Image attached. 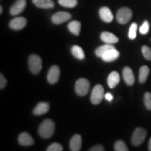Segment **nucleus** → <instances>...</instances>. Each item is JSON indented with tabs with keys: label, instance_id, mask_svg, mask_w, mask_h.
<instances>
[{
	"label": "nucleus",
	"instance_id": "obj_8",
	"mask_svg": "<svg viewBox=\"0 0 151 151\" xmlns=\"http://www.w3.org/2000/svg\"><path fill=\"white\" fill-rule=\"evenodd\" d=\"M60 68L58 66L54 65L50 67L49 69L48 76H47V79L50 84H55L58 82L60 78Z\"/></svg>",
	"mask_w": 151,
	"mask_h": 151
},
{
	"label": "nucleus",
	"instance_id": "obj_9",
	"mask_svg": "<svg viewBox=\"0 0 151 151\" xmlns=\"http://www.w3.org/2000/svg\"><path fill=\"white\" fill-rule=\"evenodd\" d=\"M27 1L26 0H17L14 4L11 6L10 9V14L12 16H17L21 14L25 9Z\"/></svg>",
	"mask_w": 151,
	"mask_h": 151
},
{
	"label": "nucleus",
	"instance_id": "obj_24",
	"mask_svg": "<svg viewBox=\"0 0 151 151\" xmlns=\"http://www.w3.org/2000/svg\"><path fill=\"white\" fill-rule=\"evenodd\" d=\"M58 3L66 8H73L78 4L77 0H58Z\"/></svg>",
	"mask_w": 151,
	"mask_h": 151
},
{
	"label": "nucleus",
	"instance_id": "obj_13",
	"mask_svg": "<svg viewBox=\"0 0 151 151\" xmlns=\"http://www.w3.org/2000/svg\"><path fill=\"white\" fill-rule=\"evenodd\" d=\"M119 56H120V52H118V50H116V48H113L104 54L103 56L101 57V59L106 62H110L118 59Z\"/></svg>",
	"mask_w": 151,
	"mask_h": 151
},
{
	"label": "nucleus",
	"instance_id": "obj_25",
	"mask_svg": "<svg viewBox=\"0 0 151 151\" xmlns=\"http://www.w3.org/2000/svg\"><path fill=\"white\" fill-rule=\"evenodd\" d=\"M115 151H129L127 146H126L125 143L123 141H116L114 145Z\"/></svg>",
	"mask_w": 151,
	"mask_h": 151
},
{
	"label": "nucleus",
	"instance_id": "obj_12",
	"mask_svg": "<svg viewBox=\"0 0 151 151\" xmlns=\"http://www.w3.org/2000/svg\"><path fill=\"white\" fill-rule=\"evenodd\" d=\"M100 39L101 40L104 42L106 44H115V43H118L119 39L116 35L113 34L109 32H104L100 35Z\"/></svg>",
	"mask_w": 151,
	"mask_h": 151
},
{
	"label": "nucleus",
	"instance_id": "obj_3",
	"mask_svg": "<svg viewBox=\"0 0 151 151\" xmlns=\"http://www.w3.org/2000/svg\"><path fill=\"white\" fill-rule=\"evenodd\" d=\"M147 135V131L141 127H137L132 136L131 141L133 146H139L144 141Z\"/></svg>",
	"mask_w": 151,
	"mask_h": 151
},
{
	"label": "nucleus",
	"instance_id": "obj_1",
	"mask_svg": "<svg viewBox=\"0 0 151 151\" xmlns=\"http://www.w3.org/2000/svg\"><path fill=\"white\" fill-rule=\"evenodd\" d=\"M55 124L50 119H46L40 124L39 127V134L42 138L48 139L53 135Z\"/></svg>",
	"mask_w": 151,
	"mask_h": 151
},
{
	"label": "nucleus",
	"instance_id": "obj_18",
	"mask_svg": "<svg viewBox=\"0 0 151 151\" xmlns=\"http://www.w3.org/2000/svg\"><path fill=\"white\" fill-rule=\"evenodd\" d=\"M120 81V77L117 71H113L108 76V85L109 88L113 89L116 88Z\"/></svg>",
	"mask_w": 151,
	"mask_h": 151
},
{
	"label": "nucleus",
	"instance_id": "obj_28",
	"mask_svg": "<svg viewBox=\"0 0 151 151\" xmlns=\"http://www.w3.org/2000/svg\"><path fill=\"white\" fill-rule=\"evenodd\" d=\"M141 51L145 59L151 61V48L147 46H143L141 48Z\"/></svg>",
	"mask_w": 151,
	"mask_h": 151
},
{
	"label": "nucleus",
	"instance_id": "obj_30",
	"mask_svg": "<svg viewBox=\"0 0 151 151\" xmlns=\"http://www.w3.org/2000/svg\"><path fill=\"white\" fill-rule=\"evenodd\" d=\"M149 28H150L149 22L147 20H145L142 25L141 26L139 31H140V33L142 34V35H146L149 32Z\"/></svg>",
	"mask_w": 151,
	"mask_h": 151
},
{
	"label": "nucleus",
	"instance_id": "obj_20",
	"mask_svg": "<svg viewBox=\"0 0 151 151\" xmlns=\"http://www.w3.org/2000/svg\"><path fill=\"white\" fill-rule=\"evenodd\" d=\"M81 22L77 20H73L71 21L68 24V29H69V32L73 34V35L78 36L80 34L81 31Z\"/></svg>",
	"mask_w": 151,
	"mask_h": 151
},
{
	"label": "nucleus",
	"instance_id": "obj_23",
	"mask_svg": "<svg viewBox=\"0 0 151 151\" xmlns=\"http://www.w3.org/2000/svg\"><path fill=\"white\" fill-rule=\"evenodd\" d=\"M113 48H115L113 45L111 44H106V43L105 45H103V46H99V48H97L95 50V55L99 58H101L103 56V55L106 53L108 50H111Z\"/></svg>",
	"mask_w": 151,
	"mask_h": 151
},
{
	"label": "nucleus",
	"instance_id": "obj_11",
	"mask_svg": "<svg viewBox=\"0 0 151 151\" xmlns=\"http://www.w3.org/2000/svg\"><path fill=\"white\" fill-rule=\"evenodd\" d=\"M122 76H123L124 82L126 83L127 86H132V85L134 83V75L132 69H130L129 67H126L124 68L123 71H122Z\"/></svg>",
	"mask_w": 151,
	"mask_h": 151
},
{
	"label": "nucleus",
	"instance_id": "obj_29",
	"mask_svg": "<svg viewBox=\"0 0 151 151\" xmlns=\"http://www.w3.org/2000/svg\"><path fill=\"white\" fill-rule=\"evenodd\" d=\"M63 148L62 145L58 143H53L48 146L46 151H62Z\"/></svg>",
	"mask_w": 151,
	"mask_h": 151
},
{
	"label": "nucleus",
	"instance_id": "obj_4",
	"mask_svg": "<svg viewBox=\"0 0 151 151\" xmlns=\"http://www.w3.org/2000/svg\"><path fill=\"white\" fill-rule=\"evenodd\" d=\"M90 90V82L86 78H79L75 85L76 94L81 97L86 95Z\"/></svg>",
	"mask_w": 151,
	"mask_h": 151
},
{
	"label": "nucleus",
	"instance_id": "obj_33",
	"mask_svg": "<svg viewBox=\"0 0 151 151\" xmlns=\"http://www.w3.org/2000/svg\"><path fill=\"white\" fill-rule=\"evenodd\" d=\"M104 97H105V99H106L107 101H111L113 100V95L111 93H106V94H105Z\"/></svg>",
	"mask_w": 151,
	"mask_h": 151
},
{
	"label": "nucleus",
	"instance_id": "obj_17",
	"mask_svg": "<svg viewBox=\"0 0 151 151\" xmlns=\"http://www.w3.org/2000/svg\"><path fill=\"white\" fill-rule=\"evenodd\" d=\"M50 105L47 102H40L37 105L33 110V113L36 116H41L46 113L49 111Z\"/></svg>",
	"mask_w": 151,
	"mask_h": 151
},
{
	"label": "nucleus",
	"instance_id": "obj_19",
	"mask_svg": "<svg viewBox=\"0 0 151 151\" xmlns=\"http://www.w3.org/2000/svg\"><path fill=\"white\" fill-rule=\"evenodd\" d=\"M36 6L40 9H52L55 6V4L52 0H32Z\"/></svg>",
	"mask_w": 151,
	"mask_h": 151
},
{
	"label": "nucleus",
	"instance_id": "obj_7",
	"mask_svg": "<svg viewBox=\"0 0 151 151\" xmlns=\"http://www.w3.org/2000/svg\"><path fill=\"white\" fill-rule=\"evenodd\" d=\"M71 18V15L65 11H59L52 16V21L56 24H60L67 22Z\"/></svg>",
	"mask_w": 151,
	"mask_h": 151
},
{
	"label": "nucleus",
	"instance_id": "obj_21",
	"mask_svg": "<svg viewBox=\"0 0 151 151\" xmlns=\"http://www.w3.org/2000/svg\"><path fill=\"white\" fill-rule=\"evenodd\" d=\"M149 73H150V69L147 66H143L141 67L139 70V81L141 83H144L148 78Z\"/></svg>",
	"mask_w": 151,
	"mask_h": 151
},
{
	"label": "nucleus",
	"instance_id": "obj_2",
	"mask_svg": "<svg viewBox=\"0 0 151 151\" xmlns=\"http://www.w3.org/2000/svg\"><path fill=\"white\" fill-rule=\"evenodd\" d=\"M29 68L31 72L34 74H38L42 69V60L37 55H31L28 60Z\"/></svg>",
	"mask_w": 151,
	"mask_h": 151
},
{
	"label": "nucleus",
	"instance_id": "obj_14",
	"mask_svg": "<svg viewBox=\"0 0 151 151\" xmlns=\"http://www.w3.org/2000/svg\"><path fill=\"white\" fill-rule=\"evenodd\" d=\"M18 142L22 146H29L34 144L35 141L27 132H22L19 135Z\"/></svg>",
	"mask_w": 151,
	"mask_h": 151
},
{
	"label": "nucleus",
	"instance_id": "obj_34",
	"mask_svg": "<svg viewBox=\"0 0 151 151\" xmlns=\"http://www.w3.org/2000/svg\"><path fill=\"white\" fill-rule=\"evenodd\" d=\"M148 150L149 151H151V138L150 139V140H149V142H148Z\"/></svg>",
	"mask_w": 151,
	"mask_h": 151
},
{
	"label": "nucleus",
	"instance_id": "obj_27",
	"mask_svg": "<svg viewBox=\"0 0 151 151\" xmlns=\"http://www.w3.org/2000/svg\"><path fill=\"white\" fill-rule=\"evenodd\" d=\"M143 101L146 108L149 111H151V93L146 92L143 97Z\"/></svg>",
	"mask_w": 151,
	"mask_h": 151
},
{
	"label": "nucleus",
	"instance_id": "obj_16",
	"mask_svg": "<svg viewBox=\"0 0 151 151\" xmlns=\"http://www.w3.org/2000/svg\"><path fill=\"white\" fill-rule=\"evenodd\" d=\"M82 146V138L79 134H75L71 138L69 147L71 151H79Z\"/></svg>",
	"mask_w": 151,
	"mask_h": 151
},
{
	"label": "nucleus",
	"instance_id": "obj_22",
	"mask_svg": "<svg viewBox=\"0 0 151 151\" xmlns=\"http://www.w3.org/2000/svg\"><path fill=\"white\" fill-rule=\"evenodd\" d=\"M71 53L78 60H83L85 58V53L83 50L80 46L75 45L71 48Z\"/></svg>",
	"mask_w": 151,
	"mask_h": 151
},
{
	"label": "nucleus",
	"instance_id": "obj_26",
	"mask_svg": "<svg viewBox=\"0 0 151 151\" xmlns=\"http://www.w3.org/2000/svg\"><path fill=\"white\" fill-rule=\"evenodd\" d=\"M137 24L135 22H133L131 25H130L129 33H128V37L130 39H134L137 37Z\"/></svg>",
	"mask_w": 151,
	"mask_h": 151
},
{
	"label": "nucleus",
	"instance_id": "obj_10",
	"mask_svg": "<svg viewBox=\"0 0 151 151\" xmlns=\"http://www.w3.org/2000/svg\"><path fill=\"white\" fill-rule=\"evenodd\" d=\"M27 24V20L24 17H17L9 22V27L14 30L22 29Z\"/></svg>",
	"mask_w": 151,
	"mask_h": 151
},
{
	"label": "nucleus",
	"instance_id": "obj_5",
	"mask_svg": "<svg viewBox=\"0 0 151 151\" xmlns=\"http://www.w3.org/2000/svg\"><path fill=\"white\" fill-rule=\"evenodd\" d=\"M132 17V11L130 9L127 7H122L117 12L116 19L120 24H124L127 23L131 20Z\"/></svg>",
	"mask_w": 151,
	"mask_h": 151
},
{
	"label": "nucleus",
	"instance_id": "obj_31",
	"mask_svg": "<svg viewBox=\"0 0 151 151\" xmlns=\"http://www.w3.org/2000/svg\"><path fill=\"white\" fill-rule=\"evenodd\" d=\"M6 84L7 80L6 79L2 73H1V75H0V88H1V90L4 88L5 86H6Z\"/></svg>",
	"mask_w": 151,
	"mask_h": 151
},
{
	"label": "nucleus",
	"instance_id": "obj_32",
	"mask_svg": "<svg viewBox=\"0 0 151 151\" xmlns=\"http://www.w3.org/2000/svg\"><path fill=\"white\" fill-rule=\"evenodd\" d=\"M89 151H104V148L101 145H96V146L92 147Z\"/></svg>",
	"mask_w": 151,
	"mask_h": 151
},
{
	"label": "nucleus",
	"instance_id": "obj_6",
	"mask_svg": "<svg viewBox=\"0 0 151 151\" xmlns=\"http://www.w3.org/2000/svg\"><path fill=\"white\" fill-rule=\"evenodd\" d=\"M104 98V88L101 85L94 86L90 95V101L93 104H99Z\"/></svg>",
	"mask_w": 151,
	"mask_h": 151
},
{
	"label": "nucleus",
	"instance_id": "obj_15",
	"mask_svg": "<svg viewBox=\"0 0 151 151\" xmlns=\"http://www.w3.org/2000/svg\"><path fill=\"white\" fill-rule=\"evenodd\" d=\"M99 16L103 21L106 22H111L113 19V15L111 9L108 7H102L99 9Z\"/></svg>",
	"mask_w": 151,
	"mask_h": 151
},
{
	"label": "nucleus",
	"instance_id": "obj_35",
	"mask_svg": "<svg viewBox=\"0 0 151 151\" xmlns=\"http://www.w3.org/2000/svg\"><path fill=\"white\" fill-rule=\"evenodd\" d=\"M2 12H3V9H2V6H0V14H2Z\"/></svg>",
	"mask_w": 151,
	"mask_h": 151
}]
</instances>
